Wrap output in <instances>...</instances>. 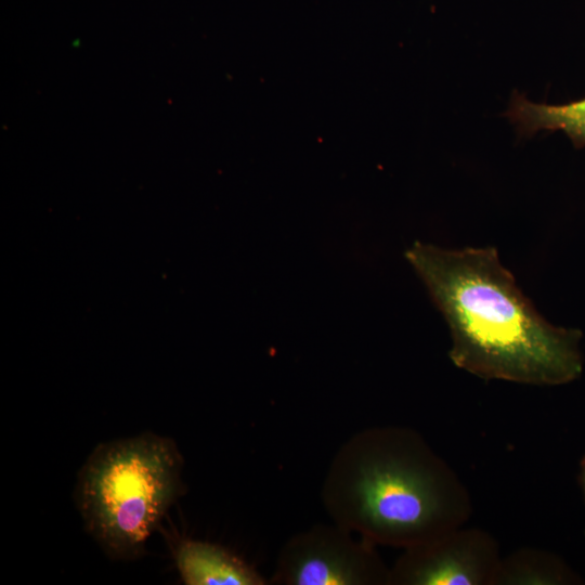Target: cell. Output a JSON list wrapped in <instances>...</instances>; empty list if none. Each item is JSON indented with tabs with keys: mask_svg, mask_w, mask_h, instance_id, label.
Returning a JSON list of instances; mask_svg holds the SVG:
<instances>
[{
	"mask_svg": "<svg viewBox=\"0 0 585 585\" xmlns=\"http://www.w3.org/2000/svg\"><path fill=\"white\" fill-rule=\"evenodd\" d=\"M405 257L447 323L452 363L484 380L560 386L583 372L582 332L547 321L495 247L416 242Z\"/></svg>",
	"mask_w": 585,
	"mask_h": 585,
	"instance_id": "1",
	"label": "cell"
},
{
	"mask_svg": "<svg viewBox=\"0 0 585 585\" xmlns=\"http://www.w3.org/2000/svg\"><path fill=\"white\" fill-rule=\"evenodd\" d=\"M322 504L333 522L374 545L406 549L463 526L469 492L416 430L363 429L335 453Z\"/></svg>",
	"mask_w": 585,
	"mask_h": 585,
	"instance_id": "2",
	"label": "cell"
},
{
	"mask_svg": "<svg viewBox=\"0 0 585 585\" xmlns=\"http://www.w3.org/2000/svg\"><path fill=\"white\" fill-rule=\"evenodd\" d=\"M182 470L177 443L152 432L91 452L74 498L84 529L109 558L134 560L144 554L148 537L183 492Z\"/></svg>",
	"mask_w": 585,
	"mask_h": 585,
	"instance_id": "3",
	"label": "cell"
},
{
	"mask_svg": "<svg viewBox=\"0 0 585 585\" xmlns=\"http://www.w3.org/2000/svg\"><path fill=\"white\" fill-rule=\"evenodd\" d=\"M376 545L338 523H318L290 536L281 547L274 585H390Z\"/></svg>",
	"mask_w": 585,
	"mask_h": 585,
	"instance_id": "4",
	"label": "cell"
},
{
	"mask_svg": "<svg viewBox=\"0 0 585 585\" xmlns=\"http://www.w3.org/2000/svg\"><path fill=\"white\" fill-rule=\"evenodd\" d=\"M500 559L489 532L459 526L403 549L390 567V585H493Z\"/></svg>",
	"mask_w": 585,
	"mask_h": 585,
	"instance_id": "5",
	"label": "cell"
},
{
	"mask_svg": "<svg viewBox=\"0 0 585 585\" xmlns=\"http://www.w3.org/2000/svg\"><path fill=\"white\" fill-rule=\"evenodd\" d=\"M174 558L186 585L270 584L253 566L213 543L184 540L178 545Z\"/></svg>",
	"mask_w": 585,
	"mask_h": 585,
	"instance_id": "6",
	"label": "cell"
},
{
	"mask_svg": "<svg viewBox=\"0 0 585 585\" xmlns=\"http://www.w3.org/2000/svg\"><path fill=\"white\" fill-rule=\"evenodd\" d=\"M507 115L521 134L562 131L576 147H585V98L560 105L533 103L514 93Z\"/></svg>",
	"mask_w": 585,
	"mask_h": 585,
	"instance_id": "7",
	"label": "cell"
},
{
	"mask_svg": "<svg viewBox=\"0 0 585 585\" xmlns=\"http://www.w3.org/2000/svg\"><path fill=\"white\" fill-rule=\"evenodd\" d=\"M583 580L558 556L537 548H520L502 558L493 585H568Z\"/></svg>",
	"mask_w": 585,
	"mask_h": 585,
	"instance_id": "8",
	"label": "cell"
},
{
	"mask_svg": "<svg viewBox=\"0 0 585 585\" xmlns=\"http://www.w3.org/2000/svg\"><path fill=\"white\" fill-rule=\"evenodd\" d=\"M578 483L583 492V496L585 499V455L582 457L580 461V472H578Z\"/></svg>",
	"mask_w": 585,
	"mask_h": 585,
	"instance_id": "9",
	"label": "cell"
}]
</instances>
